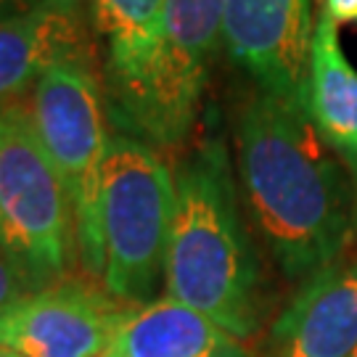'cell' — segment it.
Returning a JSON list of instances; mask_svg holds the SVG:
<instances>
[{"label": "cell", "mask_w": 357, "mask_h": 357, "mask_svg": "<svg viewBox=\"0 0 357 357\" xmlns=\"http://www.w3.org/2000/svg\"><path fill=\"white\" fill-rule=\"evenodd\" d=\"M246 217L294 286L342 262L357 241V191L307 103L255 90L233 119Z\"/></svg>", "instance_id": "6da1fadb"}, {"label": "cell", "mask_w": 357, "mask_h": 357, "mask_svg": "<svg viewBox=\"0 0 357 357\" xmlns=\"http://www.w3.org/2000/svg\"><path fill=\"white\" fill-rule=\"evenodd\" d=\"M165 289L238 342L265 320L262 262L246 228L236 165L220 135L202 138L175 165Z\"/></svg>", "instance_id": "7a4b0ae2"}, {"label": "cell", "mask_w": 357, "mask_h": 357, "mask_svg": "<svg viewBox=\"0 0 357 357\" xmlns=\"http://www.w3.org/2000/svg\"><path fill=\"white\" fill-rule=\"evenodd\" d=\"M24 109L72 206L77 262L101 283V191L112 132L96 45H82L45 66L26 93Z\"/></svg>", "instance_id": "3957f363"}, {"label": "cell", "mask_w": 357, "mask_h": 357, "mask_svg": "<svg viewBox=\"0 0 357 357\" xmlns=\"http://www.w3.org/2000/svg\"><path fill=\"white\" fill-rule=\"evenodd\" d=\"M175 212V167L151 143L114 130L101 191V286L119 305L141 307L165 283Z\"/></svg>", "instance_id": "277c9868"}, {"label": "cell", "mask_w": 357, "mask_h": 357, "mask_svg": "<svg viewBox=\"0 0 357 357\" xmlns=\"http://www.w3.org/2000/svg\"><path fill=\"white\" fill-rule=\"evenodd\" d=\"M0 255L29 291L75 275V217L24 101L0 106Z\"/></svg>", "instance_id": "5b68a950"}, {"label": "cell", "mask_w": 357, "mask_h": 357, "mask_svg": "<svg viewBox=\"0 0 357 357\" xmlns=\"http://www.w3.org/2000/svg\"><path fill=\"white\" fill-rule=\"evenodd\" d=\"M228 0H167L156 51L138 98L116 125L162 153L191 141L204 106L209 69L222 45Z\"/></svg>", "instance_id": "8992f818"}, {"label": "cell", "mask_w": 357, "mask_h": 357, "mask_svg": "<svg viewBox=\"0 0 357 357\" xmlns=\"http://www.w3.org/2000/svg\"><path fill=\"white\" fill-rule=\"evenodd\" d=\"M128 307L90 275L24 294L0 315V352L13 357H109Z\"/></svg>", "instance_id": "52a82bcc"}, {"label": "cell", "mask_w": 357, "mask_h": 357, "mask_svg": "<svg viewBox=\"0 0 357 357\" xmlns=\"http://www.w3.org/2000/svg\"><path fill=\"white\" fill-rule=\"evenodd\" d=\"M312 0H228L222 48L257 90L307 103Z\"/></svg>", "instance_id": "ba28073f"}, {"label": "cell", "mask_w": 357, "mask_h": 357, "mask_svg": "<svg viewBox=\"0 0 357 357\" xmlns=\"http://www.w3.org/2000/svg\"><path fill=\"white\" fill-rule=\"evenodd\" d=\"M82 45L88 0H0V106L24 101L45 66Z\"/></svg>", "instance_id": "9c48e42d"}, {"label": "cell", "mask_w": 357, "mask_h": 357, "mask_svg": "<svg viewBox=\"0 0 357 357\" xmlns=\"http://www.w3.org/2000/svg\"><path fill=\"white\" fill-rule=\"evenodd\" d=\"M273 357H349L357 349V257L296 286L270 331Z\"/></svg>", "instance_id": "30bf717a"}, {"label": "cell", "mask_w": 357, "mask_h": 357, "mask_svg": "<svg viewBox=\"0 0 357 357\" xmlns=\"http://www.w3.org/2000/svg\"><path fill=\"white\" fill-rule=\"evenodd\" d=\"M167 0H88L90 35L98 43L109 116L119 125L138 98L156 51Z\"/></svg>", "instance_id": "8fae6325"}, {"label": "cell", "mask_w": 357, "mask_h": 357, "mask_svg": "<svg viewBox=\"0 0 357 357\" xmlns=\"http://www.w3.org/2000/svg\"><path fill=\"white\" fill-rule=\"evenodd\" d=\"M109 357H252L249 349L222 331L217 323L180 305L156 296L141 307H128Z\"/></svg>", "instance_id": "7c38bea8"}, {"label": "cell", "mask_w": 357, "mask_h": 357, "mask_svg": "<svg viewBox=\"0 0 357 357\" xmlns=\"http://www.w3.org/2000/svg\"><path fill=\"white\" fill-rule=\"evenodd\" d=\"M307 112L320 138L347 167L357 191V69L342 51L339 24L323 11L312 35Z\"/></svg>", "instance_id": "4fadbf2b"}, {"label": "cell", "mask_w": 357, "mask_h": 357, "mask_svg": "<svg viewBox=\"0 0 357 357\" xmlns=\"http://www.w3.org/2000/svg\"><path fill=\"white\" fill-rule=\"evenodd\" d=\"M24 294H29V286H26L24 278L11 268V262L0 255V315L11 305H16Z\"/></svg>", "instance_id": "5bb4252c"}, {"label": "cell", "mask_w": 357, "mask_h": 357, "mask_svg": "<svg viewBox=\"0 0 357 357\" xmlns=\"http://www.w3.org/2000/svg\"><path fill=\"white\" fill-rule=\"evenodd\" d=\"M323 13L336 24H357V0H323Z\"/></svg>", "instance_id": "9a60e30c"}, {"label": "cell", "mask_w": 357, "mask_h": 357, "mask_svg": "<svg viewBox=\"0 0 357 357\" xmlns=\"http://www.w3.org/2000/svg\"><path fill=\"white\" fill-rule=\"evenodd\" d=\"M0 357H13V355H6V352H0Z\"/></svg>", "instance_id": "2e32d148"}, {"label": "cell", "mask_w": 357, "mask_h": 357, "mask_svg": "<svg viewBox=\"0 0 357 357\" xmlns=\"http://www.w3.org/2000/svg\"><path fill=\"white\" fill-rule=\"evenodd\" d=\"M349 357H357V349H355V352H352V355H349Z\"/></svg>", "instance_id": "e0dca14e"}]
</instances>
